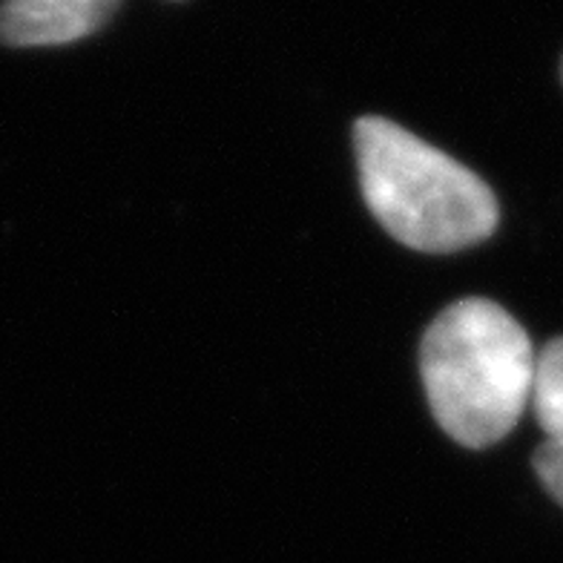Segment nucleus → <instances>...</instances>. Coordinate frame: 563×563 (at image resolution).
<instances>
[{
  "instance_id": "2",
  "label": "nucleus",
  "mask_w": 563,
  "mask_h": 563,
  "mask_svg": "<svg viewBox=\"0 0 563 563\" xmlns=\"http://www.w3.org/2000/svg\"><path fill=\"white\" fill-rule=\"evenodd\" d=\"M354 150L365 205L400 245L452 253L495 233L492 187L406 126L365 115L354 124Z\"/></svg>"
},
{
  "instance_id": "3",
  "label": "nucleus",
  "mask_w": 563,
  "mask_h": 563,
  "mask_svg": "<svg viewBox=\"0 0 563 563\" xmlns=\"http://www.w3.org/2000/svg\"><path fill=\"white\" fill-rule=\"evenodd\" d=\"M121 0H3L0 41L7 46H64L96 35Z\"/></svg>"
},
{
  "instance_id": "5",
  "label": "nucleus",
  "mask_w": 563,
  "mask_h": 563,
  "mask_svg": "<svg viewBox=\"0 0 563 563\" xmlns=\"http://www.w3.org/2000/svg\"><path fill=\"white\" fill-rule=\"evenodd\" d=\"M534 472H538L549 495L563 506V445L543 443L534 454Z\"/></svg>"
},
{
  "instance_id": "4",
  "label": "nucleus",
  "mask_w": 563,
  "mask_h": 563,
  "mask_svg": "<svg viewBox=\"0 0 563 563\" xmlns=\"http://www.w3.org/2000/svg\"><path fill=\"white\" fill-rule=\"evenodd\" d=\"M532 411L547 431V443L563 445V336L552 340L534 360Z\"/></svg>"
},
{
  "instance_id": "1",
  "label": "nucleus",
  "mask_w": 563,
  "mask_h": 563,
  "mask_svg": "<svg viewBox=\"0 0 563 563\" xmlns=\"http://www.w3.org/2000/svg\"><path fill=\"white\" fill-rule=\"evenodd\" d=\"M532 340L518 319L481 297L449 305L420 345V374L440 429L466 449L504 440L529 408Z\"/></svg>"
}]
</instances>
